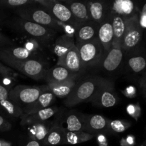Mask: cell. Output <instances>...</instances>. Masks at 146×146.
<instances>
[{"label": "cell", "mask_w": 146, "mask_h": 146, "mask_svg": "<svg viewBox=\"0 0 146 146\" xmlns=\"http://www.w3.org/2000/svg\"><path fill=\"white\" fill-rule=\"evenodd\" d=\"M123 58V51L120 47L112 46L106 52L99 66L108 72H113L118 68Z\"/></svg>", "instance_id": "11"}, {"label": "cell", "mask_w": 146, "mask_h": 146, "mask_svg": "<svg viewBox=\"0 0 146 146\" xmlns=\"http://www.w3.org/2000/svg\"><path fill=\"white\" fill-rule=\"evenodd\" d=\"M111 81L99 76L88 77L79 81L68 97L65 99V105L73 107L84 101H91L96 94Z\"/></svg>", "instance_id": "1"}, {"label": "cell", "mask_w": 146, "mask_h": 146, "mask_svg": "<svg viewBox=\"0 0 146 146\" xmlns=\"http://www.w3.org/2000/svg\"><path fill=\"white\" fill-rule=\"evenodd\" d=\"M125 143L128 145H133L134 143V138L133 136H128V138L125 140Z\"/></svg>", "instance_id": "44"}, {"label": "cell", "mask_w": 146, "mask_h": 146, "mask_svg": "<svg viewBox=\"0 0 146 146\" xmlns=\"http://www.w3.org/2000/svg\"><path fill=\"white\" fill-rule=\"evenodd\" d=\"M66 4L78 25L86 21H90L86 3L81 1H68Z\"/></svg>", "instance_id": "23"}, {"label": "cell", "mask_w": 146, "mask_h": 146, "mask_svg": "<svg viewBox=\"0 0 146 146\" xmlns=\"http://www.w3.org/2000/svg\"><path fill=\"white\" fill-rule=\"evenodd\" d=\"M143 29L139 23V17L137 14L126 19V27L121 41L123 51H128L138 45L142 39Z\"/></svg>", "instance_id": "7"}, {"label": "cell", "mask_w": 146, "mask_h": 146, "mask_svg": "<svg viewBox=\"0 0 146 146\" xmlns=\"http://www.w3.org/2000/svg\"><path fill=\"white\" fill-rule=\"evenodd\" d=\"M111 17L113 31V41L112 46L121 48V41L125 33L127 18L117 14H111Z\"/></svg>", "instance_id": "19"}, {"label": "cell", "mask_w": 146, "mask_h": 146, "mask_svg": "<svg viewBox=\"0 0 146 146\" xmlns=\"http://www.w3.org/2000/svg\"><path fill=\"white\" fill-rule=\"evenodd\" d=\"M91 102L102 108L113 107L118 102V98L114 92L113 84L110 81L108 84L101 88L91 99Z\"/></svg>", "instance_id": "9"}, {"label": "cell", "mask_w": 146, "mask_h": 146, "mask_svg": "<svg viewBox=\"0 0 146 146\" xmlns=\"http://www.w3.org/2000/svg\"><path fill=\"white\" fill-rule=\"evenodd\" d=\"M127 112L131 116L137 118L138 115H140V108L138 106H134L131 104V105L128 106V107H127Z\"/></svg>", "instance_id": "36"}, {"label": "cell", "mask_w": 146, "mask_h": 146, "mask_svg": "<svg viewBox=\"0 0 146 146\" xmlns=\"http://www.w3.org/2000/svg\"><path fill=\"white\" fill-rule=\"evenodd\" d=\"M78 76V74L71 72L61 66H56L46 70L44 79L47 83H63L77 80Z\"/></svg>", "instance_id": "14"}, {"label": "cell", "mask_w": 146, "mask_h": 146, "mask_svg": "<svg viewBox=\"0 0 146 146\" xmlns=\"http://www.w3.org/2000/svg\"><path fill=\"white\" fill-rule=\"evenodd\" d=\"M48 89L46 85L39 86L17 85L10 90L9 98L24 109L26 106L34 103L43 92Z\"/></svg>", "instance_id": "5"}, {"label": "cell", "mask_w": 146, "mask_h": 146, "mask_svg": "<svg viewBox=\"0 0 146 146\" xmlns=\"http://www.w3.org/2000/svg\"><path fill=\"white\" fill-rule=\"evenodd\" d=\"M65 129L59 125H55L50 129L46 137L44 140V143L46 145H58L64 144Z\"/></svg>", "instance_id": "25"}, {"label": "cell", "mask_w": 146, "mask_h": 146, "mask_svg": "<svg viewBox=\"0 0 146 146\" xmlns=\"http://www.w3.org/2000/svg\"><path fill=\"white\" fill-rule=\"evenodd\" d=\"M9 91L6 86H4L2 84H0V101L9 99Z\"/></svg>", "instance_id": "39"}, {"label": "cell", "mask_w": 146, "mask_h": 146, "mask_svg": "<svg viewBox=\"0 0 146 146\" xmlns=\"http://www.w3.org/2000/svg\"><path fill=\"white\" fill-rule=\"evenodd\" d=\"M76 84V80H72L63 83H47L46 86L48 90L55 96L66 98L71 94Z\"/></svg>", "instance_id": "22"}, {"label": "cell", "mask_w": 146, "mask_h": 146, "mask_svg": "<svg viewBox=\"0 0 146 146\" xmlns=\"http://www.w3.org/2000/svg\"><path fill=\"white\" fill-rule=\"evenodd\" d=\"M0 146H11V143L9 141L0 139Z\"/></svg>", "instance_id": "45"}, {"label": "cell", "mask_w": 146, "mask_h": 146, "mask_svg": "<svg viewBox=\"0 0 146 146\" xmlns=\"http://www.w3.org/2000/svg\"><path fill=\"white\" fill-rule=\"evenodd\" d=\"M135 93H136V90L134 87L133 86H129L126 88L124 91H123V94L125 96H126L127 97H129V98H132L135 95Z\"/></svg>", "instance_id": "40"}, {"label": "cell", "mask_w": 146, "mask_h": 146, "mask_svg": "<svg viewBox=\"0 0 146 146\" xmlns=\"http://www.w3.org/2000/svg\"><path fill=\"white\" fill-rule=\"evenodd\" d=\"M19 18L31 22L48 27L54 30H61L60 24L46 10L36 6H28L17 8L14 10Z\"/></svg>", "instance_id": "3"}, {"label": "cell", "mask_w": 146, "mask_h": 146, "mask_svg": "<svg viewBox=\"0 0 146 146\" xmlns=\"http://www.w3.org/2000/svg\"><path fill=\"white\" fill-rule=\"evenodd\" d=\"M97 38L101 44L105 52H107L112 47L113 41V31L111 14H108L106 18L99 24Z\"/></svg>", "instance_id": "15"}, {"label": "cell", "mask_w": 146, "mask_h": 146, "mask_svg": "<svg viewBox=\"0 0 146 146\" xmlns=\"http://www.w3.org/2000/svg\"><path fill=\"white\" fill-rule=\"evenodd\" d=\"M90 21L101 24L109 14V6L104 1H94L86 3Z\"/></svg>", "instance_id": "17"}, {"label": "cell", "mask_w": 146, "mask_h": 146, "mask_svg": "<svg viewBox=\"0 0 146 146\" xmlns=\"http://www.w3.org/2000/svg\"><path fill=\"white\" fill-rule=\"evenodd\" d=\"M10 58L15 60H25L35 58L33 52L29 51L24 47L8 46L0 48V58Z\"/></svg>", "instance_id": "21"}, {"label": "cell", "mask_w": 146, "mask_h": 146, "mask_svg": "<svg viewBox=\"0 0 146 146\" xmlns=\"http://www.w3.org/2000/svg\"><path fill=\"white\" fill-rule=\"evenodd\" d=\"M48 11L58 22L69 24L74 26L76 28L78 25L68 6L63 4L61 1L56 0L55 2L48 9Z\"/></svg>", "instance_id": "10"}, {"label": "cell", "mask_w": 146, "mask_h": 146, "mask_svg": "<svg viewBox=\"0 0 146 146\" xmlns=\"http://www.w3.org/2000/svg\"><path fill=\"white\" fill-rule=\"evenodd\" d=\"M24 48H26L27 50L33 52V51H34L36 49H37L38 48V42L36 41V40L31 39L26 43Z\"/></svg>", "instance_id": "38"}, {"label": "cell", "mask_w": 146, "mask_h": 146, "mask_svg": "<svg viewBox=\"0 0 146 146\" xmlns=\"http://www.w3.org/2000/svg\"><path fill=\"white\" fill-rule=\"evenodd\" d=\"M0 108L2 109L9 115L15 118L21 117L23 115V109L18 105L14 104L9 98L7 100L0 101Z\"/></svg>", "instance_id": "29"}, {"label": "cell", "mask_w": 146, "mask_h": 146, "mask_svg": "<svg viewBox=\"0 0 146 146\" xmlns=\"http://www.w3.org/2000/svg\"><path fill=\"white\" fill-rule=\"evenodd\" d=\"M78 48L83 68L99 66L106 52L98 38L76 45Z\"/></svg>", "instance_id": "6"}, {"label": "cell", "mask_w": 146, "mask_h": 146, "mask_svg": "<svg viewBox=\"0 0 146 146\" xmlns=\"http://www.w3.org/2000/svg\"><path fill=\"white\" fill-rule=\"evenodd\" d=\"M9 24L17 31L30 36L33 39L41 44L51 43L55 38V30L27 21L19 17L13 19Z\"/></svg>", "instance_id": "2"}, {"label": "cell", "mask_w": 146, "mask_h": 146, "mask_svg": "<svg viewBox=\"0 0 146 146\" xmlns=\"http://www.w3.org/2000/svg\"><path fill=\"white\" fill-rule=\"evenodd\" d=\"M140 87H141L144 95L146 96V81H144L143 79H142L140 81Z\"/></svg>", "instance_id": "42"}, {"label": "cell", "mask_w": 146, "mask_h": 146, "mask_svg": "<svg viewBox=\"0 0 146 146\" xmlns=\"http://www.w3.org/2000/svg\"><path fill=\"white\" fill-rule=\"evenodd\" d=\"M55 96L49 90H46L43 92L34 103L26 106L23 109V111H24L23 115L48 108L55 101Z\"/></svg>", "instance_id": "18"}, {"label": "cell", "mask_w": 146, "mask_h": 146, "mask_svg": "<svg viewBox=\"0 0 146 146\" xmlns=\"http://www.w3.org/2000/svg\"><path fill=\"white\" fill-rule=\"evenodd\" d=\"M0 60L12 69L17 70L34 80L44 79L46 71L48 69L44 63L36 58L15 60L1 57Z\"/></svg>", "instance_id": "4"}, {"label": "cell", "mask_w": 146, "mask_h": 146, "mask_svg": "<svg viewBox=\"0 0 146 146\" xmlns=\"http://www.w3.org/2000/svg\"><path fill=\"white\" fill-rule=\"evenodd\" d=\"M57 66L64 67L71 72L77 74L84 69L81 65L78 50L76 46H74L64 55L58 58Z\"/></svg>", "instance_id": "13"}, {"label": "cell", "mask_w": 146, "mask_h": 146, "mask_svg": "<svg viewBox=\"0 0 146 146\" xmlns=\"http://www.w3.org/2000/svg\"><path fill=\"white\" fill-rule=\"evenodd\" d=\"M139 23L142 29H146V4H145L141 9L139 17Z\"/></svg>", "instance_id": "37"}, {"label": "cell", "mask_w": 146, "mask_h": 146, "mask_svg": "<svg viewBox=\"0 0 146 146\" xmlns=\"http://www.w3.org/2000/svg\"><path fill=\"white\" fill-rule=\"evenodd\" d=\"M99 24L92 21H88L77 26L75 31L76 45L88 42L97 38Z\"/></svg>", "instance_id": "8"}, {"label": "cell", "mask_w": 146, "mask_h": 146, "mask_svg": "<svg viewBox=\"0 0 146 146\" xmlns=\"http://www.w3.org/2000/svg\"><path fill=\"white\" fill-rule=\"evenodd\" d=\"M11 44V41L10 39H9L8 38H7L6 36H4V35L0 33V45L1 44Z\"/></svg>", "instance_id": "41"}, {"label": "cell", "mask_w": 146, "mask_h": 146, "mask_svg": "<svg viewBox=\"0 0 146 146\" xmlns=\"http://www.w3.org/2000/svg\"><path fill=\"white\" fill-rule=\"evenodd\" d=\"M143 80H144V81H146V73L145 74V76H144V78H143Z\"/></svg>", "instance_id": "46"}, {"label": "cell", "mask_w": 146, "mask_h": 146, "mask_svg": "<svg viewBox=\"0 0 146 146\" xmlns=\"http://www.w3.org/2000/svg\"><path fill=\"white\" fill-rule=\"evenodd\" d=\"M25 146H41V143L38 141H34V140H31L27 143L26 144Z\"/></svg>", "instance_id": "43"}, {"label": "cell", "mask_w": 146, "mask_h": 146, "mask_svg": "<svg viewBox=\"0 0 146 146\" xmlns=\"http://www.w3.org/2000/svg\"><path fill=\"white\" fill-rule=\"evenodd\" d=\"M58 108L56 106H50L48 108L30 113L26 115H22L21 116V125H31L37 123L46 122L48 119L51 118L54 115H55L58 111Z\"/></svg>", "instance_id": "16"}, {"label": "cell", "mask_w": 146, "mask_h": 146, "mask_svg": "<svg viewBox=\"0 0 146 146\" xmlns=\"http://www.w3.org/2000/svg\"><path fill=\"white\" fill-rule=\"evenodd\" d=\"M50 129L48 124L45 122L37 123L31 125L30 128V138L31 140H34L36 141H44L46 137L47 134L49 132Z\"/></svg>", "instance_id": "28"}, {"label": "cell", "mask_w": 146, "mask_h": 146, "mask_svg": "<svg viewBox=\"0 0 146 146\" xmlns=\"http://www.w3.org/2000/svg\"><path fill=\"white\" fill-rule=\"evenodd\" d=\"M94 135L88 134L84 131L78 132H69L65 131L64 144L68 145H76V144L82 143L93 139Z\"/></svg>", "instance_id": "27"}, {"label": "cell", "mask_w": 146, "mask_h": 146, "mask_svg": "<svg viewBox=\"0 0 146 146\" xmlns=\"http://www.w3.org/2000/svg\"><path fill=\"white\" fill-rule=\"evenodd\" d=\"M135 10V5L131 0H115L109 6V13L129 18L132 17Z\"/></svg>", "instance_id": "20"}, {"label": "cell", "mask_w": 146, "mask_h": 146, "mask_svg": "<svg viewBox=\"0 0 146 146\" xmlns=\"http://www.w3.org/2000/svg\"><path fill=\"white\" fill-rule=\"evenodd\" d=\"M128 66L134 73H140L146 68V58L143 56H133L128 61Z\"/></svg>", "instance_id": "30"}, {"label": "cell", "mask_w": 146, "mask_h": 146, "mask_svg": "<svg viewBox=\"0 0 146 146\" xmlns=\"http://www.w3.org/2000/svg\"><path fill=\"white\" fill-rule=\"evenodd\" d=\"M11 128V124L4 118L2 115H0V133L7 132Z\"/></svg>", "instance_id": "35"}, {"label": "cell", "mask_w": 146, "mask_h": 146, "mask_svg": "<svg viewBox=\"0 0 146 146\" xmlns=\"http://www.w3.org/2000/svg\"><path fill=\"white\" fill-rule=\"evenodd\" d=\"M17 74L14 72V69L0 62V77L2 79L14 80Z\"/></svg>", "instance_id": "33"}, {"label": "cell", "mask_w": 146, "mask_h": 146, "mask_svg": "<svg viewBox=\"0 0 146 146\" xmlns=\"http://www.w3.org/2000/svg\"><path fill=\"white\" fill-rule=\"evenodd\" d=\"M74 46H76L74 38L63 34L56 39L54 45V52L59 58L68 52Z\"/></svg>", "instance_id": "24"}, {"label": "cell", "mask_w": 146, "mask_h": 146, "mask_svg": "<svg viewBox=\"0 0 146 146\" xmlns=\"http://www.w3.org/2000/svg\"><path fill=\"white\" fill-rule=\"evenodd\" d=\"M31 0H0V7L20 8L31 4Z\"/></svg>", "instance_id": "32"}, {"label": "cell", "mask_w": 146, "mask_h": 146, "mask_svg": "<svg viewBox=\"0 0 146 146\" xmlns=\"http://www.w3.org/2000/svg\"><path fill=\"white\" fill-rule=\"evenodd\" d=\"M131 127V123L124 120H113L109 121L108 130L115 133H123Z\"/></svg>", "instance_id": "31"}, {"label": "cell", "mask_w": 146, "mask_h": 146, "mask_svg": "<svg viewBox=\"0 0 146 146\" xmlns=\"http://www.w3.org/2000/svg\"><path fill=\"white\" fill-rule=\"evenodd\" d=\"M60 27H61V30L64 31L65 35L74 38V35H75V31H76V27L74 26L69 25V24H63V23L59 22Z\"/></svg>", "instance_id": "34"}, {"label": "cell", "mask_w": 146, "mask_h": 146, "mask_svg": "<svg viewBox=\"0 0 146 146\" xmlns=\"http://www.w3.org/2000/svg\"><path fill=\"white\" fill-rule=\"evenodd\" d=\"M86 115L81 114L71 113L66 118V128L65 131L69 132H78L83 131L84 127Z\"/></svg>", "instance_id": "26"}, {"label": "cell", "mask_w": 146, "mask_h": 146, "mask_svg": "<svg viewBox=\"0 0 146 146\" xmlns=\"http://www.w3.org/2000/svg\"><path fill=\"white\" fill-rule=\"evenodd\" d=\"M108 123L109 121L101 115H86L83 131L95 136L96 134H101L108 131Z\"/></svg>", "instance_id": "12"}]
</instances>
